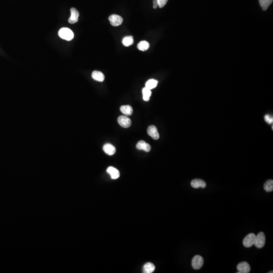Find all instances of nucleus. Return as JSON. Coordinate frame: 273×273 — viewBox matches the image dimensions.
Wrapping results in <instances>:
<instances>
[{"label": "nucleus", "instance_id": "ddd939ff", "mask_svg": "<svg viewBox=\"0 0 273 273\" xmlns=\"http://www.w3.org/2000/svg\"><path fill=\"white\" fill-rule=\"evenodd\" d=\"M107 172L110 174L112 179H117L120 177V172L114 167H109L107 169Z\"/></svg>", "mask_w": 273, "mask_h": 273}, {"label": "nucleus", "instance_id": "9d476101", "mask_svg": "<svg viewBox=\"0 0 273 273\" xmlns=\"http://www.w3.org/2000/svg\"><path fill=\"white\" fill-rule=\"evenodd\" d=\"M191 185L195 189H198L199 188H204L206 186V183L203 180L198 179L192 180L191 183Z\"/></svg>", "mask_w": 273, "mask_h": 273}, {"label": "nucleus", "instance_id": "4468645a", "mask_svg": "<svg viewBox=\"0 0 273 273\" xmlns=\"http://www.w3.org/2000/svg\"><path fill=\"white\" fill-rule=\"evenodd\" d=\"M92 76L94 80H97L98 81H100V82H102V81H104V79H105V76H104V75H103L102 72L97 71V70H95V71H94L93 72L92 74Z\"/></svg>", "mask_w": 273, "mask_h": 273}, {"label": "nucleus", "instance_id": "7ed1b4c3", "mask_svg": "<svg viewBox=\"0 0 273 273\" xmlns=\"http://www.w3.org/2000/svg\"><path fill=\"white\" fill-rule=\"evenodd\" d=\"M203 259L199 255H195L193 257L192 260V265L193 269L195 270H199L202 267L203 265Z\"/></svg>", "mask_w": 273, "mask_h": 273}, {"label": "nucleus", "instance_id": "39448f33", "mask_svg": "<svg viewBox=\"0 0 273 273\" xmlns=\"http://www.w3.org/2000/svg\"><path fill=\"white\" fill-rule=\"evenodd\" d=\"M117 121L119 125L124 128H128L131 126V120L126 116H120L118 117Z\"/></svg>", "mask_w": 273, "mask_h": 273}, {"label": "nucleus", "instance_id": "5701e85b", "mask_svg": "<svg viewBox=\"0 0 273 273\" xmlns=\"http://www.w3.org/2000/svg\"><path fill=\"white\" fill-rule=\"evenodd\" d=\"M157 1L158 3V6L159 7V8H162L166 5L168 0H157Z\"/></svg>", "mask_w": 273, "mask_h": 273}, {"label": "nucleus", "instance_id": "a211bd4d", "mask_svg": "<svg viewBox=\"0 0 273 273\" xmlns=\"http://www.w3.org/2000/svg\"><path fill=\"white\" fill-rule=\"evenodd\" d=\"M149 43L147 42L146 41H141L138 44L137 47H138V49L140 51H146L149 49Z\"/></svg>", "mask_w": 273, "mask_h": 273}, {"label": "nucleus", "instance_id": "2eb2a0df", "mask_svg": "<svg viewBox=\"0 0 273 273\" xmlns=\"http://www.w3.org/2000/svg\"><path fill=\"white\" fill-rule=\"evenodd\" d=\"M120 109L121 112L125 114V116H130L133 114V108L131 107L130 105L122 106L120 108Z\"/></svg>", "mask_w": 273, "mask_h": 273}, {"label": "nucleus", "instance_id": "0eeeda50", "mask_svg": "<svg viewBox=\"0 0 273 273\" xmlns=\"http://www.w3.org/2000/svg\"><path fill=\"white\" fill-rule=\"evenodd\" d=\"M237 270L239 272L237 273H248L250 271V267L248 263L243 261L239 263L237 265Z\"/></svg>", "mask_w": 273, "mask_h": 273}, {"label": "nucleus", "instance_id": "393cba45", "mask_svg": "<svg viewBox=\"0 0 273 273\" xmlns=\"http://www.w3.org/2000/svg\"><path fill=\"white\" fill-rule=\"evenodd\" d=\"M158 6V3L157 0H153V8L156 9Z\"/></svg>", "mask_w": 273, "mask_h": 273}, {"label": "nucleus", "instance_id": "6ab92c4d", "mask_svg": "<svg viewBox=\"0 0 273 273\" xmlns=\"http://www.w3.org/2000/svg\"><path fill=\"white\" fill-rule=\"evenodd\" d=\"M158 84L157 80H154V79H151L146 82V85H145V87L148 88L149 90H152L157 86Z\"/></svg>", "mask_w": 273, "mask_h": 273}, {"label": "nucleus", "instance_id": "412c9836", "mask_svg": "<svg viewBox=\"0 0 273 273\" xmlns=\"http://www.w3.org/2000/svg\"><path fill=\"white\" fill-rule=\"evenodd\" d=\"M134 43V39L132 36H127L122 39L123 45L126 47H129Z\"/></svg>", "mask_w": 273, "mask_h": 273}, {"label": "nucleus", "instance_id": "9b49d317", "mask_svg": "<svg viewBox=\"0 0 273 273\" xmlns=\"http://www.w3.org/2000/svg\"><path fill=\"white\" fill-rule=\"evenodd\" d=\"M136 147L138 149L143 150L147 152H149L151 150V146L143 140L140 141L139 142L137 143Z\"/></svg>", "mask_w": 273, "mask_h": 273}, {"label": "nucleus", "instance_id": "f8f14e48", "mask_svg": "<svg viewBox=\"0 0 273 273\" xmlns=\"http://www.w3.org/2000/svg\"><path fill=\"white\" fill-rule=\"evenodd\" d=\"M103 149L106 154L110 156L114 154L116 152V148L112 145L108 143L104 145Z\"/></svg>", "mask_w": 273, "mask_h": 273}, {"label": "nucleus", "instance_id": "dca6fc26", "mask_svg": "<svg viewBox=\"0 0 273 273\" xmlns=\"http://www.w3.org/2000/svg\"><path fill=\"white\" fill-rule=\"evenodd\" d=\"M155 265L152 263H147L145 264L143 268V272L144 273H152L155 270Z\"/></svg>", "mask_w": 273, "mask_h": 273}, {"label": "nucleus", "instance_id": "1a4fd4ad", "mask_svg": "<svg viewBox=\"0 0 273 273\" xmlns=\"http://www.w3.org/2000/svg\"><path fill=\"white\" fill-rule=\"evenodd\" d=\"M147 133L154 140H156L159 138V133L158 132L157 129L155 126L152 125L149 126L147 130Z\"/></svg>", "mask_w": 273, "mask_h": 273}, {"label": "nucleus", "instance_id": "f3484780", "mask_svg": "<svg viewBox=\"0 0 273 273\" xmlns=\"http://www.w3.org/2000/svg\"><path fill=\"white\" fill-rule=\"evenodd\" d=\"M142 93H143V100L145 101H149L150 97L151 95V90L145 87L142 90Z\"/></svg>", "mask_w": 273, "mask_h": 273}, {"label": "nucleus", "instance_id": "a878e982", "mask_svg": "<svg viewBox=\"0 0 273 273\" xmlns=\"http://www.w3.org/2000/svg\"><path fill=\"white\" fill-rule=\"evenodd\" d=\"M269 273H273V271H272V272H269Z\"/></svg>", "mask_w": 273, "mask_h": 273}, {"label": "nucleus", "instance_id": "20e7f679", "mask_svg": "<svg viewBox=\"0 0 273 273\" xmlns=\"http://www.w3.org/2000/svg\"><path fill=\"white\" fill-rule=\"evenodd\" d=\"M256 235L254 233H250L244 238L243 241V245L245 247H250L255 244Z\"/></svg>", "mask_w": 273, "mask_h": 273}, {"label": "nucleus", "instance_id": "6e6552de", "mask_svg": "<svg viewBox=\"0 0 273 273\" xmlns=\"http://www.w3.org/2000/svg\"><path fill=\"white\" fill-rule=\"evenodd\" d=\"M70 13L71 15L68 19V23L70 24L75 23L79 20V12L75 8H72L70 9Z\"/></svg>", "mask_w": 273, "mask_h": 273}, {"label": "nucleus", "instance_id": "f03ea898", "mask_svg": "<svg viewBox=\"0 0 273 273\" xmlns=\"http://www.w3.org/2000/svg\"><path fill=\"white\" fill-rule=\"evenodd\" d=\"M265 242V237L263 232L259 233L255 237V247L258 248H261L264 247Z\"/></svg>", "mask_w": 273, "mask_h": 273}, {"label": "nucleus", "instance_id": "aec40b11", "mask_svg": "<svg viewBox=\"0 0 273 273\" xmlns=\"http://www.w3.org/2000/svg\"><path fill=\"white\" fill-rule=\"evenodd\" d=\"M259 2L263 10H266L272 4L273 0H259Z\"/></svg>", "mask_w": 273, "mask_h": 273}, {"label": "nucleus", "instance_id": "b1692460", "mask_svg": "<svg viewBox=\"0 0 273 273\" xmlns=\"http://www.w3.org/2000/svg\"><path fill=\"white\" fill-rule=\"evenodd\" d=\"M265 121L268 122V124H271L273 122V118L272 116H270L269 115H266L265 116Z\"/></svg>", "mask_w": 273, "mask_h": 273}, {"label": "nucleus", "instance_id": "423d86ee", "mask_svg": "<svg viewBox=\"0 0 273 273\" xmlns=\"http://www.w3.org/2000/svg\"><path fill=\"white\" fill-rule=\"evenodd\" d=\"M109 20L111 24L113 26H120L123 22L122 17L116 14L111 15L109 16Z\"/></svg>", "mask_w": 273, "mask_h": 273}, {"label": "nucleus", "instance_id": "4be33fe9", "mask_svg": "<svg viewBox=\"0 0 273 273\" xmlns=\"http://www.w3.org/2000/svg\"><path fill=\"white\" fill-rule=\"evenodd\" d=\"M264 189L268 192H272L273 190V181L268 180L264 184Z\"/></svg>", "mask_w": 273, "mask_h": 273}, {"label": "nucleus", "instance_id": "f257e3e1", "mask_svg": "<svg viewBox=\"0 0 273 273\" xmlns=\"http://www.w3.org/2000/svg\"><path fill=\"white\" fill-rule=\"evenodd\" d=\"M58 34L61 38L66 41H71L74 39V33L68 28H62L58 32Z\"/></svg>", "mask_w": 273, "mask_h": 273}]
</instances>
